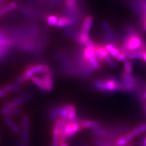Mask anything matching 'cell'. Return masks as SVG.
I'll return each instance as SVG.
<instances>
[{"mask_svg":"<svg viewBox=\"0 0 146 146\" xmlns=\"http://www.w3.org/2000/svg\"><path fill=\"white\" fill-rule=\"evenodd\" d=\"M145 131H146V124L140 125L135 128L133 130H131V132L135 136L143 133Z\"/></svg>","mask_w":146,"mask_h":146,"instance_id":"cb8c5ba5","label":"cell"},{"mask_svg":"<svg viewBox=\"0 0 146 146\" xmlns=\"http://www.w3.org/2000/svg\"><path fill=\"white\" fill-rule=\"evenodd\" d=\"M79 124L82 129H97V128H99L101 127V124H100V122L96 121L86 119L85 118H84L80 122Z\"/></svg>","mask_w":146,"mask_h":146,"instance_id":"30bf717a","label":"cell"},{"mask_svg":"<svg viewBox=\"0 0 146 146\" xmlns=\"http://www.w3.org/2000/svg\"><path fill=\"white\" fill-rule=\"evenodd\" d=\"M62 120L60 119L56 120L52 128V139L51 146H58L59 141L60 139V128L61 125Z\"/></svg>","mask_w":146,"mask_h":146,"instance_id":"52a82bcc","label":"cell"},{"mask_svg":"<svg viewBox=\"0 0 146 146\" xmlns=\"http://www.w3.org/2000/svg\"><path fill=\"white\" fill-rule=\"evenodd\" d=\"M101 26L104 31L102 40L104 44H113L116 46L118 42V38L117 35L113 31L111 25L106 21H103Z\"/></svg>","mask_w":146,"mask_h":146,"instance_id":"7a4b0ae2","label":"cell"},{"mask_svg":"<svg viewBox=\"0 0 146 146\" xmlns=\"http://www.w3.org/2000/svg\"><path fill=\"white\" fill-rule=\"evenodd\" d=\"M93 22V18L91 15H88L85 17L82 21L80 29L86 33L90 34L91 27H92Z\"/></svg>","mask_w":146,"mask_h":146,"instance_id":"8fae6325","label":"cell"},{"mask_svg":"<svg viewBox=\"0 0 146 146\" xmlns=\"http://www.w3.org/2000/svg\"><path fill=\"white\" fill-rule=\"evenodd\" d=\"M124 72L127 73V74H132V73H133V68L130 60H127L124 61Z\"/></svg>","mask_w":146,"mask_h":146,"instance_id":"d4e9b609","label":"cell"},{"mask_svg":"<svg viewBox=\"0 0 146 146\" xmlns=\"http://www.w3.org/2000/svg\"><path fill=\"white\" fill-rule=\"evenodd\" d=\"M62 105L53 104L48 108V116L52 120H57L60 117V110Z\"/></svg>","mask_w":146,"mask_h":146,"instance_id":"ba28073f","label":"cell"},{"mask_svg":"<svg viewBox=\"0 0 146 146\" xmlns=\"http://www.w3.org/2000/svg\"><path fill=\"white\" fill-rule=\"evenodd\" d=\"M79 146H89L88 145H86V144H82V145H80Z\"/></svg>","mask_w":146,"mask_h":146,"instance_id":"e575fe53","label":"cell"},{"mask_svg":"<svg viewBox=\"0 0 146 146\" xmlns=\"http://www.w3.org/2000/svg\"><path fill=\"white\" fill-rule=\"evenodd\" d=\"M76 43H78L81 46L85 48L88 46H94L96 43L91 40L90 36V34L79 29V33L77 34V38L75 40Z\"/></svg>","mask_w":146,"mask_h":146,"instance_id":"277c9868","label":"cell"},{"mask_svg":"<svg viewBox=\"0 0 146 146\" xmlns=\"http://www.w3.org/2000/svg\"><path fill=\"white\" fill-rule=\"evenodd\" d=\"M7 93L15 92L20 90V86L16 84H7L4 86V88Z\"/></svg>","mask_w":146,"mask_h":146,"instance_id":"603a6c76","label":"cell"},{"mask_svg":"<svg viewBox=\"0 0 146 146\" xmlns=\"http://www.w3.org/2000/svg\"><path fill=\"white\" fill-rule=\"evenodd\" d=\"M42 79L44 82L45 88L47 92L51 91L54 89L55 77L50 74L49 72H46L43 74Z\"/></svg>","mask_w":146,"mask_h":146,"instance_id":"9c48e42d","label":"cell"},{"mask_svg":"<svg viewBox=\"0 0 146 146\" xmlns=\"http://www.w3.org/2000/svg\"><path fill=\"white\" fill-rule=\"evenodd\" d=\"M7 93H8L4 89H1L0 90V98L4 97L7 95Z\"/></svg>","mask_w":146,"mask_h":146,"instance_id":"f1b7e54d","label":"cell"},{"mask_svg":"<svg viewBox=\"0 0 146 146\" xmlns=\"http://www.w3.org/2000/svg\"></svg>","mask_w":146,"mask_h":146,"instance_id":"f35d334b","label":"cell"},{"mask_svg":"<svg viewBox=\"0 0 146 146\" xmlns=\"http://www.w3.org/2000/svg\"><path fill=\"white\" fill-rule=\"evenodd\" d=\"M82 130V127L77 122H67L65 132L63 135L60 138V141L66 142V141L71 138V137L74 136L78 132Z\"/></svg>","mask_w":146,"mask_h":146,"instance_id":"3957f363","label":"cell"},{"mask_svg":"<svg viewBox=\"0 0 146 146\" xmlns=\"http://www.w3.org/2000/svg\"><path fill=\"white\" fill-rule=\"evenodd\" d=\"M44 20L47 22L48 25L54 26L56 25L58 20V17L54 15H46L44 18Z\"/></svg>","mask_w":146,"mask_h":146,"instance_id":"7402d4cb","label":"cell"},{"mask_svg":"<svg viewBox=\"0 0 146 146\" xmlns=\"http://www.w3.org/2000/svg\"><path fill=\"white\" fill-rule=\"evenodd\" d=\"M18 4L16 2L12 1L4 5L1 9H0V17H3L8 14L9 13L11 12L17 7Z\"/></svg>","mask_w":146,"mask_h":146,"instance_id":"7c38bea8","label":"cell"},{"mask_svg":"<svg viewBox=\"0 0 146 146\" xmlns=\"http://www.w3.org/2000/svg\"><path fill=\"white\" fill-rule=\"evenodd\" d=\"M17 146H30V145H29V144L25 143L20 139V141H18V142L17 143Z\"/></svg>","mask_w":146,"mask_h":146,"instance_id":"f546056e","label":"cell"},{"mask_svg":"<svg viewBox=\"0 0 146 146\" xmlns=\"http://www.w3.org/2000/svg\"><path fill=\"white\" fill-rule=\"evenodd\" d=\"M130 141H128L124 136L118 138L116 140V146H127L129 144Z\"/></svg>","mask_w":146,"mask_h":146,"instance_id":"484cf974","label":"cell"},{"mask_svg":"<svg viewBox=\"0 0 146 146\" xmlns=\"http://www.w3.org/2000/svg\"><path fill=\"white\" fill-rule=\"evenodd\" d=\"M33 98V94L30 93H27L20 96L9 102L6 104L1 109V113L4 116L7 115L9 111L12 108L20 106L21 104L28 101Z\"/></svg>","mask_w":146,"mask_h":146,"instance_id":"6da1fadb","label":"cell"},{"mask_svg":"<svg viewBox=\"0 0 146 146\" xmlns=\"http://www.w3.org/2000/svg\"><path fill=\"white\" fill-rule=\"evenodd\" d=\"M144 110L146 114V101L144 102Z\"/></svg>","mask_w":146,"mask_h":146,"instance_id":"836d02e7","label":"cell"},{"mask_svg":"<svg viewBox=\"0 0 146 146\" xmlns=\"http://www.w3.org/2000/svg\"><path fill=\"white\" fill-rule=\"evenodd\" d=\"M51 69V66L46 63H35L27 65L25 70L29 71L35 76L37 74H44L48 72Z\"/></svg>","mask_w":146,"mask_h":146,"instance_id":"8992f818","label":"cell"},{"mask_svg":"<svg viewBox=\"0 0 146 146\" xmlns=\"http://www.w3.org/2000/svg\"><path fill=\"white\" fill-rule=\"evenodd\" d=\"M31 80L41 91H42V92H43V93L47 92L42 77H40L36 76H34V77H32Z\"/></svg>","mask_w":146,"mask_h":146,"instance_id":"2e32d148","label":"cell"},{"mask_svg":"<svg viewBox=\"0 0 146 146\" xmlns=\"http://www.w3.org/2000/svg\"><path fill=\"white\" fill-rule=\"evenodd\" d=\"M21 112H22V108L20 106L14 107V108H11L10 110L9 111L7 116H9L12 117L13 116L19 115V114L21 113Z\"/></svg>","mask_w":146,"mask_h":146,"instance_id":"4316f807","label":"cell"},{"mask_svg":"<svg viewBox=\"0 0 146 146\" xmlns=\"http://www.w3.org/2000/svg\"><path fill=\"white\" fill-rule=\"evenodd\" d=\"M77 117H78V115H77L76 107L73 104H69L68 122H76Z\"/></svg>","mask_w":146,"mask_h":146,"instance_id":"e0dca14e","label":"cell"},{"mask_svg":"<svg viewBox=\"0 0 146 146\" xmlns=\"http://www.w3.org/2000/svg\"><path fill=\"white\" fill-rule=\"evenodd\" d=\"M143 60L146 63V51H145L144 52L143 56Z\"/></svg>","mask_w":146,"mask_h":146,"instance_id":"1f68e13d","label":"cell"},{"mask_svg":"<svg viewBox=\"0 0 146 146\" xmlns=\"http://www.w3.org/2000/svg\"><path fill=\"white\" fill-rule=\"evenodd\" d=\"M58 146H71L70 144L66 143V142H64V141H59L58 145Z\"/></svg>","mask_w":146,"mask_h":146,"instance_id":"4dcf8cb0","label":"cell"},{"mask_svg":"<svg viewBox=\"0 0 146 146\" xmlns=\"http://www.w3.org/2000/svg\"><path fill=\"white\" fill-rule=\"evenodd\" d=\"M68 104H63L61 106L60 110V119L62 121H68Z\"/></svg>","mask_w":146,"mask_h":146,"instance_id":"ffe728a7","label":"cell"},{"mask_svg":"<svg viewBox=\"0 0 146 146\" xmlns=\"http://www.w3.org/2000/svg\"><path fill=\"white\" fill-rule=\"evenodd\" d=\"M87 62L94 71L98 70L100 68V66H101V64L100 63L99 60L95 56H93V57L90 58Z\"/></svg>","mask_w":146,"mask_h":146,"instance_id":"44dd1931","label":"cell"},{"mask_svg":"<svg viewBox=\"0 0 146 146\" xmlns=\"http://www.w3.org/2000/svg\"><path fill=\"white\" fill-rule=\"evenodd\" d=\"M143 146H146V136L144 138V139H143Z\"/></svg>","mask_w":146,"mask_h":146,"instance_id":"d6a6232c","label":"cell"},{"mask_svg":"<svg viewBox=\"0 0 146 146\" xmlns=\"http://www.w3.org/2000/svg\"><path fill=\"white\" fill-rule=\"evenodd\" d=\"M127 53L128 52L121 51L119 55L116 57V59L118 62H124L127 60Z\"/></svg>","mask_w":146,"mask_h":146,"instance_id":"83f0119b","label":"cell"},{"mask_svg":"<svg viewBox=\"0 0 146 146\" xmlns=\"http://www.w3.org/2000/svg\"><path fill=\"white\" fill-rule=\"evenodd\" d=\"M127 146H132L131 145H130V144H128Z\"/></svg>","mask_w":146,"mask_h":146,"instance_id":"8d00e7d4","label":"cell"},{"mask_svg":"<svg viewBox=\"0 0 146 146\" xmlns=\"http://www.w3.org/2000/svg\"><path fill=\"white\" fill-rule=\"evenodd\" d=\"M77 1H79V2H81V3H83V0H77Z\"/></svg>","mask_w":146,"mask_h":146,"instance_id":"d590c367","label":"cell"},{"mask_svg":"<svg viewBox=\"0 0 146 146\" xmlns=\"http://www.w3.org/2000/svg\"><path fill=\"white\" fill-rule=\"evenodd\" d=\"M144 51H137L127 53V60H139L143 58V54Z\"/></svg>","mask_w":146,"mask_h":146,"instance_id":"d6986e66","label":"cell"},{"mask_svg":"<svg viewBox=\"0 0 146 146\" xmlns=\"http://www.w3.org/2000/svg\"><path fill=\"white\" fill-rule=\"evenodd\" d=\"M4 121H5L6 124L9 127V129L15 134H20L21 132V130L18 126L15 124L14 121H13L12 117L9 116H6L4 118Z\"/></svg>","mask_w":146,"mask_h":146,"instance_id":"4fadbf2b","label":"cell"},{"mask_svg":"<svg viewBox=\"0 0 146 146\" xmlns=\"http://www.w3.org/2000/svg\"><path fill=\"white\" fill-rule=\"evenodd\" d=\"M104 47L106 49L107 52L109 53L110 56L116 58V57L119 55L121 51L119 48H117L116 45L113 44H104Z\"/></svg>","mask_w":146,"mask_h":146,"instance_id":"9a60e30c","label":"cell"},{"mask_svg":"<svg viewBox=\"0 0 146 146\" xmlns=\"http://www.w3.org/2000/svg\"><path fill=\"white\" fill-rule=\"evenodd\" d=\"M29 118L27 115L22 117L21 119V139L23 142L29 144Z\"/></svg>","mask_w":146,"mask_h":146,"instance_id":"5b68a950","label":"cell"},{"mask_svg":"<svg viewBox=\"0 0 146 146\" xmlns=\"http://www.w3.org/2000/svg\"><path fill=\"white\" fill-rule=\"evenodd\" d=\"M12 48L0 46V63L4 62L10 56L12 51Z\"/></svg>","mask_w":146,"mask_h":146,"instance_id":"5bb4252c","label":"cell"},{"mask_svg":"<svg viewBox=\"0 0 146 146\" xmlns=\"http://www.w3.org/2000/svg\"><path fill=\"white\" fill-rule=\"evenodd\" d=\"M115 146H116V145H115Z\"/></svg>","mask_w":146,"mask_h":146,"instance_id":"74e56055","label":"cell"},{"mask_svg":"<svg viewBox=\"0 0 146 146\" xmlns=\"http://www.w3.org/2000/svg\"><path fill=\"white\" fill-rule=\"evenodd\" d=\"M96 146H115L116 141L97 138L94 141Z\"/></svg>","mask_w":146,"mask_h":146,"instance_id":"ac0fdd59","label":"cell"}]
</instances>
